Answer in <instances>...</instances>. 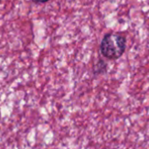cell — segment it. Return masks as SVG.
Masks as SVG:
<instances>
[{
	"instance_id": "cell-1",
	"label": "cell",
	"mask_w": 149,
	"mask_h": 149,
	"mask_svg": "<svg viewBox=\"0 0 149 149\" xmlns=\"http://www.w3.org/2000/svg\"><path fill=\"white\" fill-rule=\"evenodd\" d=\"M125 38L117 33L105 34L100 44L101 54L110 60H117L121 57L125 51Z\"/></svg>"
},
{
	"instance_id": "cell-2",
	"label": "cell",
	"mask_w": 149,
	"mask_h": 149,
	"mask_svg": "<svg viewBox=\"0 0 149 149\" xmlns=\"http://www.w3.org/2000/svg\"><path fill=\"white\" fill-rule=\"evenodd\" d=\"M105 68H106V65L105 63L103 61H99V62L96 65L95 68H94V73L96 74H102L105 71Z\"/></svg>"
},
{
	"instance_id": "cell-3",
	"label": "cell",
	"mask_w": 149,
	"mask_h": 149,
	"mask_svg": "<svg viewBox=\"0 0 149 149\" xmlns=\"http://www.w3.org/2000/svg\"><path fill=\"white\" fill-rule=\"evenodd\" d=\"M33 1H35L36 3H47L49 0H33Z\"/></svg>"
}]
</instances>
